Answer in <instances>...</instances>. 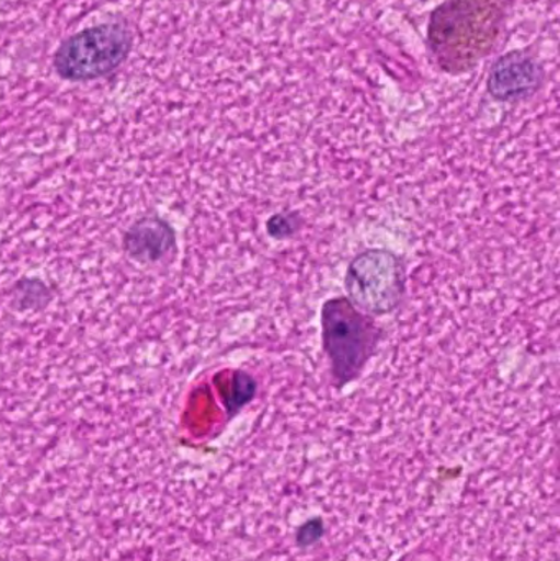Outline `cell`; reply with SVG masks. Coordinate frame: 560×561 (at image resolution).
Instances as JSON below:
<instances>
[{
  "instance_id": "cell-5",
  "label": "cell",
  "mask_w": 560,
  "mask_h": 561,
  "mask_svg": "<svg viewBox=\"0 0 560 561\" xmlns=\"http://www.w3.org/2000/svg\"><path fill=\"white\" fill-rule=\"evenodd\" d=\"M173 229L158 217L138 220L125 240V250L128 255L140 263L160 262L173 250Z\"/></svg>"
},
{
  "instance_id": "cell-1",
  "label": "cell",
  "mask_w": 560,
  "mask_h": 561,
  "mask_svg": "<svg viewBox=\"0 0 560 561\" xmlns=\"http://www.w3.org/2000/svg\"><path fill=\"white\" fill-rule=\"evenodd\" d=\"M515 0H444L431 12L426 43L441 71L462 76L489 58Z\"/></svg>"
},
{
  "instance_id": "cell-6",
  "label": "cell",
  "mask_w": 560,
  "mask_h": 561,
  "mask_svg": "<svg viewBox=\"0 0 560 561\" xmlns=\"http://www.w3.org/2000/svg\"><path fill=\"white\" fill-rule=\"evenodd\" d=\"M256 394V381L247 373L237 371L232 379V389L226 396L227 409L230 414L239 412L243 405L249 404Z\"/></svg>"
},
{
  "instance_id": "cell-2",
  "label": "cell",
  "mask_w": 560,
  "mask_h": 561,
  "mask_svg": "<svg viewBox=\"0 0 560 561\" xmlns=\"http://www.w3.org/2000/svg\"><path fill=\"white\" fill-rule=\"evenodd\" d=\"M322 348L331 365L332 382L344 389L357 381L377 355L384 330L374 317L358 310L347 297H334L322 306Z\"/></svg>"
},
{
  "instance_id": "cell-7",
  "label": "cell",
  "mask_w": 560,
  "mask_h": 561,
  "mask_svg": "<svg viewBox=\"0 0 560 561\" xmlns=\"http://www.w3.org/2000/svg\"><path fill=\"white\" fill-rule=\"evenodd\" d=\"M301 217L296 213L275 214L266 220V230L272 239H292L301 229Z\"/></svg>"
},
{
  "instance_id": "cell-4",
  "label": "cell",
  "mask_w": 560,
  "mask_h": 561,
  "mask_svg": "<svg viewBox=\"0 0 560 561\" xmlns=\"http://www.w3.org/2000/svg\"><path fill=\"white\" fill-rule=\"evenodd\" d=\"M546 84V66L528 49H513L495 59L487 78L493 101L516 104L528 101Z\"/></svg>"
},
{
  "instance_id": "cell-3",
  "label": "cell",
  "mask_w": 560,
  "mask_h": 561,
  "mask_svg": "<svg viewBox=\"0 0 560 561\" xmlns=\"http://www.w3.org/2000/svg\"><path fill=\"white\" fill-rule=\"evenodd\" d=\"M347 299L367 316H388L403 302L407 268L390 250L372 249L358 253L345 273Z\"/></svg>"
}]
</instances>
